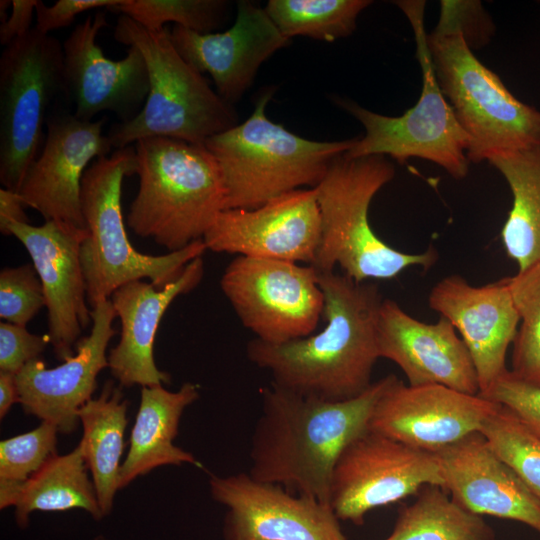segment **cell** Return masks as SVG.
I'll return each instance as SVG.
<instances>
[{"label": "cell", "mask_w": 540, "mask_h": 540, "mask_svg": "<svg viewBox=\"0 0 540 540\" xmlns=\"http://www.w3.org/2000/svg\"><path fill=\"white\" fill-rule=\"evenodd\" d=\"M500 404L439 384L405 385L397 377L378 400L369 430L435 453L479 431Z\"/></svg>", "instance_id": "e0dca14e"}, {"label": "cell", "mask_w": 540, "mask_h": 540, "mask_svg": "<svg viewBox=\"0 0 540 540\" xmlns=\"http://www.w3.org/2000/svg\"><path fill=\"white\" fill-rule=\"evenodd\" d=\"M57 427L49 422L0 443V508H7L15 490L56 455Z\"/></svg>", "instance_id": "836d02e7"}, {"label": "cell", "mask_w": 540, "mask_h": 540, "mask_svg": "<svg viewBox=\"0 0 540 540\" xmlns=\"http://www.w3.org/2000/svg\"><path fill=\"white\" fill-rule=\"evenodd\" d=\"M25 207L17 191L4 187L0 189V232L3 235L9 236L8 228L13 223H29Z\"/></svg>", "instance_id": "60d3db41"}, {"label": "cell", "mask_w": 540, "mask_h": 540, "mask_svg": "<svg viewBox=\"0 0 540 540\" xmlns=\"http://www.w3.org/2000/svg\"><path fill=\"white\" fill-rule=\"evenodd\" d=\"M427 485L444 489L434 453L367 430L339 454L331 473L329 503L339 520L362 525L372 509L417 494Z\"/></svg>", "instance_id": "7c38bea8"}, {"label": "cell", "mask_w": 540, "mask_h": 540, "mask_svg": "<svg viewBox=\"0 0 540 540\" xmlns=\"http://www.w3.org/2000/svg\"><path fill=\"white\" fill-rule=\"evenodd\" d=\"M272 95L265 92L247 120L204 144L223 176L224 210L252 209L301 187H316L331 162L355 144L356 138L309 140L271 121L265 108Z\"/></svg>", "instance_id": "52a82bcc"}, {"label": "cell", "mask_w": 540, "mask_h": 540, "mask_svg": "<svg viewBox=\"0 0 540 540\" xmlns=\"http://www.w3.org/2000/svg\"><path fill=\"white\" fill-rule=\"evenodd\" d=\"M134 147L139 187L128 226L169 252L203 239L226 201L213 154L205 145L168 137L143 138Z\"/></svg>", "instance_id": "3957f363"}, {"label": "cell", "mask_w": 540, "mask_h": 540, "mask_svg": "<svg viewBox=\"0 0 540 540\" xmlns=\"http://www.w3.org/2000/svg\"><path fill=\"white\" fill-rule=\"evenodd\" d=\"M478 395L508 408L540 438V388L522 382L507 370Z\"/></svg>", "instance_id": "8d00e7d4"}, {"label": "cell", "mask_w": 540, "mask_h": 540, "mask_svg": "<svg viewBox=\"0 0 540 540\" xmlns=\"http://www.w3.org/2000/svg\"><path fill=\"white\" fill-rule=\"evenodd\" d=\"M479 432L540 499V438L502 405L485 420Z\"/></svg>", "instance_id": "1f68e13d"}, {"label": "cell", "mask_w": 540, "mask_h": 540, "mask_svg": "<svg viewBox=\"0 0 540 540\" xmlns=\"http://www.w3.org/2000/svg\"><path fill=\"white\" fill-rule=\"evenodd\" d=\"M395 3L408 18L414 32L422 90L416 104L397 117L381 115L353 101L339 99L338 105L365 129L364 136L356 138L345 155L350 158L390 156L400 164L410 158H420L435 163L454 179L461 180L469 170V138L435 76L424 26L425 1Z\"/></svg>", "instance_id": "ba28073f"}, {"label": "cell", "mask_w": 540, "mask_h": 540, "mask_svg": "<svg viewBox=\"0 0 540 540\" xmlns=\"http://www.w3.org/2000/svg\"><path fill=\"white\" fill-rule=\"evenodd\" d=\"M495 31V25L477 0H442L440 13L433 34L459 35L473 50L487 45Z\"/></svg>", "instance_id": "d590c367"}, {"label": "cell", "mask_w": 540, "mask_h": 540, "mask_svg": "<svg viewBox=\"0 0 540 540\" xmlns=\"http://www.w3.org/2000/svg\"><path fill=\"white\" fill-rule=\"evenodd\" d=\"M105 119L86 121L63 109L50 112L43 148L27 169L18 194L45 221L88 230L82 213L81 183L95 159L112 143L103 134Z\"/></svg>", "instance_id": "4fadbf2b"}, {"label": "cell", "mask_w": 540, "mask_h": 540, "mask_svg": "<svg viewBox=\"0 0 540 540\" xmlns=\"http://www.w3.org/2000/svg\"><path fill=\"white\" fill-rule=\"evenodd\" d=\"M113 35L119 43L140 51L149 75V93L140 113L128 122L113 125L108 133L115 149L148 137L204 145L212 136L238 124L233 105L182 58L168 28L151 31L120 15Z\"/></svg>", "instance_id": "5b68a950"}, {"label": "cell", "mask_w": 540, "mask_h": 540, "mask_svg": "<svg viewBox=\"0 0 540 540\" xmlns=\"http://www.w3.org/2000/svg\"><path fill=\"white\" fill-rule=\"evenodd\" d=\"M220 287L243 326L265 343L309 336L323 315L324 296L311 265L237 255Z\"/></svg>", "instance_id": "8fae6325"}, {"label": "cell", "mask_w": 540, "mask_h": 540, "mask_svg": "<svg viewBox=\"0 0 540 540\" xmlns=\"http://www.w3.org/2000/svg\"><path fill=\"white\" fill-rule=\"evenodd\" d=\"M321 237L314 188L296 189L252 209L222 210L206 231L207 250L311 265Z\"/></svg>", "instance_id": "9a60e30c"}, {"label": "cell", "mask_w": 540, "mask_h": 540, "mask_svg": "<svg viewBox=\"0 0 540 540\" xmlns=\"http://www.w3.org/2000/svg\"><path fill=\"white\" fill-rule=\"evenodd\" d=\"M115 317L111 300H102L91 309V332L79 340L72 357L53 368L40 358L23 367L16 379L19 403L26 414L55 425L59 433L76 429L78 409L92 398L98 374L108 367L107 347L115 335Z\"/></svg>", "instance_id": "ffe728a7"}, {"label": "cell", "mask_w": 540, "mask_h": 540, "mask_svg": "<svg viewBox=\"0 0 540 540\" xmlns=\"http://www.w3.org/2000/svg\"><path fill=\"white\" fill-rule=\"evenodd\" d=\"M43 306V287L33 264L1 270L0 318L4 322L26 327Z\"/></svg>", "instance_id": "e575fe53"}, {"label": "cell", "mask_w": 540, "mask_h": 540, "mask_svg": "<svg viewBox=\"0 0 540 540\" xmlns=\"http://www.w3.org/2000/svg\"><path fill=\"white\" fill-rule=\"evenodd\" d=\"M88 471L79 445L67 454L52 456L13 493L9 507H15L17 524L21 528L26 527L35 511L63 512L71 509H82L95 520H101L104 515Z\"/></svg>", "instance_id": "4316f807"}, {"label": "cell", "mask_w": 540, "mask_h": 540, "mask_svg": "<svg viewBox=\"0 0 540 540\" xmlns=\"http://www.w3.org/2000/svg\"><path fill=\"white\" fill-rule=\"evenodd\" d=\"M203 256L192 260L182 274L158 289L151 282L130 281L110 297L121 322L118 344L107 356L111 375L120 387H152L170 383V375L158 369L154 341L159 323L170 304L196 288L204 276Z\"/></svg>", "instance_id": "cb8c5ba5"}, {"label": "cell", "mask_w": 540, "mask_h": 540, "mask_svg": "<svg viewBox=\"0 0 540 540\" xmlns=\"http://www.w3.org/2000/svg\"><path fill=\"white\" fill-rule=\"evenodd\" d=\"M395 175L385 157L337 156L314 187L321 214V237L311 266L318 272L336 266L356 282L388 280L412 266L430 268L438 259L433 246L406 253L384 242L372 229L368 212L377 192Z\"/></svg>", "instance_id": "277c9868"}, {"label": "cell", "mask_w": 540, "mask_h": 540, "mask_svg": "<svg viewBox=\"0 0 540 540\" xmlns=\"http://www.w3.org/2000/svg\"><path fill=\"white\" fill-rule=\"evenodd\" d=\"M38 0H12L11 13L0 26V43L4 47L27 34Z\"/></svg>", "instance_id": "ab89813d"}, {"label": "cell", "mask_w": 540, "mask_h": 540, "mask_svg": "<svg viewBox=\"0 0 540 540\" xmlns=\"http://www.w3.org/2000/svg\"><path fill=\"white\" fill-rule=\"evenodd\" d=\"M107 25L106 13L98 11L76 25L62 43L64 95L82 120L92 121L97 114L109 111L120 122H128L145 104L148 70L136 47H129L120 60L104 55L96 38Z\"/></svg>", "instance_id": "2e32d148"}, {"label": "cell", "mask_w": 540, "mask_h": 540, "mask_svg": "<svg viewBox=\"0 0 540 540\" xmlns=\"http://www.w3.org/2000/svg\"><path fill=\"white\" fill-rule=\"evenodd\" d=\"M438 85L479 163L540 145V110L517 99L459 35H427Z\"/></svg>", "instance_id": "9c48e42d"}, {"label": "cell", "mask_w": 540, "mask_h": 540, "mask_svg": "<svg viewBox=\"0 0 540 540\" xmlns=\"http://www.w3.org/2000/svg\"><path fill=\"white\" fill-rule=\"evenodd\" d=\"M318 282L324 296L323 329L282 344L254 338L246 354L270 372L278 387L323 401H348L373 383L384 299L374 283L356 282L343 273L318 272Z\"/></svg>", "instance_id": "6da1fadb"}, {"label": "cell", "mask_w": 540, "mask_h": 540, "mask_svg": "<svg viewBox=\"0 0 540 540\" xmlns=\"http://www.w3.org/2000/svg\"><path fill=\"white\" fill-rule=\"evenodd\" d=\"M199 395V386L191 382H185L177 391L163 385L142 387L129 450L120 469L119 489L160 466L198 465L192 453L173 441L184 410Z\"/></svg>", "instance_id": "d4e9b609"}, {"label": "cell", "mask_w": 540, "mask_h": 540, "mask_svg": "<svg viewBox=\"0 0 540 540\" xmlns=\"http://www.w3.org/2000/svg\"><path fill=\"white\" fill-rule=\"evenodd\" d=\"M488 162L501 173L512 194L501 238L520 271L540 260V145Z\"/></svg>", "instance_id": "83f0119b"}, {"label": "cell", "mask_w": 540, "mask_h": 540, "mask_svg": "<svg viewBox=\"0 0 540 540\" xmlns=\"http://www.w3.org/2000/svg\"><path fill=\"white\" fill-rule=\"evenodd\" d=\"M19 403L15 374L0 372V418L3 419L13 404Z\"/></svg>", "instance_id": "b9f144b4"}, {"label": "cell", "mask_w": 540, "mask_h": 540, "mask_svg": "<svg viewBox=\"0 0 540 540\" xmlns=\"http://www.w3.org/2000/svg\"><path fill=\"white\" fill-rule=\"evenodd\" d=\"M369 0H270L264 7L281 34L333 42L356 29Z\"/></svg>", "instance_id": "f546056e"}, {"label": "cell", "mask_w": 540, "mask_h": 540, "mask_svg": "<svg viewBox=\"0 0 540 540\" xmlns=\"http://www.w3.org/2000/svg\"><path fill=\"white\" fill-rule=\"evenodd\" d=\"M170 37L187 63L211 75L217 94L231 105L253 84L261 64L290 42L264 8L245 0L237 3L235 22L224 32L198 33L174 25Z\"/></svg>", "instance_id": "44dd1931"}, {"label": "cell", "mask_w": 540, "mask_h": 540, "mask_svg": "<svg viewBox=\"0 0 540 540\" xmlns=\"http://www.w3.org/2000/svg\"><path fill=\"white\" fill-rule=\"evenodd\" d=\"M428 304L460 333L477 373L478 394L487 391L508 370L506 353L520 322L509 277L473 286L449 275L432 287Z\"/></svg>", "instance_id": "d6986e66"}, {"label": "cell", "mask_w": 540, "mask_h": 540, "mask_svg": "<svg viewBox=\"0 0 540 540\" xmlns=\"http://www.w3.org/2000/svg\"><path fill=\"white\" fill-rule=\"evenodd\" d=\"M211 497L227 508L224 540H347L329 503L248 473L211 475Z\"/></svg>", "instance_id": "5bb4252c"}, {"label": "cell", "mask_w": 540, "mask_h": 540, "mask_svg": "<svg viewBox=\"0 0 540 540\" xmlns=\"http://www.w3.org/2000/svg\"><path fill=\"white\" fill-rule=\"evenodd\" d=\"M440 486H424L415 501L400 508L385 540H496L481 516L448 497Z\"/></svg>", "instance_id": "f1b7e54d"}, {"label": "cell", "mask_w": 540, "mask_h": 540, "mask_svg": "<svg viewBox=\"0 0 540 540\" xmlns=\"http://www.w3.org/2000/svg\"><path fill=\"white\" fill-rule=\"evenodd\" d=\"M509 283L520 317L510 372L540 388V260L509 277Z\"/></svg>", "instance_id": "4dcf8cb0"}, {"label": "cell", "mask_w": 540, "mask_h": 540, "mask_svg": "<svg viewBox=\"0 0 540 540\" xmlns=\"http://www.w3.org/2000/svg\"><path fill=\"white\" fill-rule=\"evenodd\" d=\"M64 94L63 45L33 27L0 57V182L18 191L39 154L43 125Z\"/></svg>", "instance_id": "30bf717a"}, {"label": "cell", "mask_w": 540, "mask_h": 540, "mask_svg": "<svg viewBox=\"0 0 540 540\" xmlns=\"http://www.w3.org/2000/svg\"><path fill=\"white\" fill-rule=\"evenodd\" d=\"M444 489L467 511L521 522L540 533V499L479 431L434 453Z\"/></svg>", "instance_id": "603a6c76"}, {"label": "cell", "mask_w": 540, "mask_h": 540, "mask_svg": "<svg viewBox=\"0 0 540 540\" xmlns=\"http://www.w3.org/2000/svg\"><path fill=\"white\" fill-rule=\"evenodd\" d=\"M380 358L400 367L410 386L439 384L477 395L479 383L471 355L449 320L425 323L384 299L378 318Z\"/></svg>", "instance_id": "7402d4cb"}, {"label": "cell", "mask_w": 540, "mask_h": 540, "mask_svg": "<svg viewBox=\"0 0 540 540\" xmlns=\"http://www.w3.org/2000/svg\"><path fill=\"white\" fill-rule=\"evenodd\" d=\"M9 235L26 248L40 278L48 311V336L58 359L75 354L82 330L91 322L80 247L88 230L45 221L13 223Z\"/></svg>", "instance_id": "ac0fdd59"}, {"label": "cell", "mask_w": 540, "mask_h": 540, "mask_svg": "<svg viewBox=\"0 0 540 540\" xmlns=\"http://www.w3.org/2000/svg\"><path fill=\"white\" fill-rule=\"evenodd\" d=\"M95 540H106V539H104L103 537L99 536V537H97Z\"/></svg>", "instance_id": "ee69618b"}, {"label": "cell", "mask_w": 540, "mask_h": 540, "mask_svg": "<svg viewBox=\"0 0 540 540\" xmlns=\"http://www.w3.org/2000/svg\"><path fill=\"white\" fill-rule=\"evenodd\" d=\"M128 401L120 387L107 381L97 398H91L77 411L83 434L79 442L83 458L92 475L104 516L113 507L119 490L120 460L125 447Z\"/></svg>", "instance_id": "484cf974"}, {"label": "cell", "mask_w": 540, "mask_h": 540, "mask_svg": "<svg viewBox=\"0 0 540 540\" xmlns=\"http://www.w3.org/2000/svg\"><path fill=\"white\" fill-rule=\"evenodd\" d=\"M223 0H120L111 12L121 13L151 31L169 22L198 33H212L224 20Z\"/></svg>", "instance_id": "d6a6232c"}, {"label": "cell", "mask_w": 540, "mask_h": 540, "mask_svg": "<svg viewBox=\"0 0 540 540\" xmlns=\"http://www.w3.org/2000/svg\"><path fill=\"white\" fill-rule=\"evenodd\" d=\"M136 170L135 147L128 146L95 159L82 178L81 206L88 234L80 259L91 309L130 281L148 278L156 288L165 287L207 250L202 239L164 255L133 247L124 226L121 194L124 178Z\"/></svg>", "instance_id": "8992f818"}, {"label": "cell", "mask_w": 540, "mask_h": 540, "mask_svg": "<svg viewBox=\"0 0 540 540\" xmlns=\"http://www.w3.org/2000/svg\"><path fill=\"white\" fill-rule=\"evenodd\" d=\"M49 343L48 334H32L24 326L1 322L0 372L17 375L27 363L39 358Z\"/></svg>", "instance_id": "74e56055"}, {"label": "cell", "mask_w": 540, "mask_h": 540, "mask_svg": "<svg viewBox=\"0 0 540 540\" xmlns=\"http://www.w3.org/2000/svg\"><path fill=\"white\" fill-rule=\"evenodd\" d=\"M12 5V1L10 0H1L0 1V18H1V23H3L4 21L7 20V16H6V11H7V8L10 6L11 7Z\"/></svg>", "instance_id": "7bdbcfd3"}, {"label": "cell", "mask_w": 540, "mask_h": 540, "mask_svg": "<svg viewBox=\"0 0 540 540\" xmlns=\"http://www.w3.org/2000/svg\"><path fill=\"white\" fill-rule=\"evenodd\" d=\"M395 378L382 377L358 397L342 402L303 396L272 383L263 388L247 473L329 503L331 473L339 454L369 430L373 410Z\"/></svg>", "instance_id": "7a4b0ae2"}, {"label": "cell", "mask_w": 540, "mask_h": 540, "mask_svg": "<svg viewBox=\"0 0 540 540\" xmlns=\"http://www.w3.org/2000/svg\"><path fill=\"white\" fill-rule=\"evenodd\" d=\"M120 0H58L47 6L38 0L36 6V26L40 32L50 34L70 25L77 15L92 9H110Z\"/></svg>", "instance_id": "f35d334b"}]
</instances>
